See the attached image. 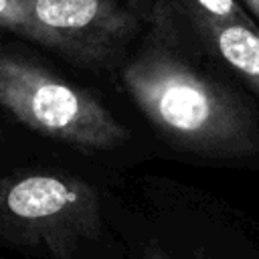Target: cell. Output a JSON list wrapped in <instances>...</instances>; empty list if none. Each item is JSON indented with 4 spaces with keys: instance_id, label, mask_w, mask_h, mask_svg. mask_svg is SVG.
<instances>
[{
    "instance_id": "7a4b0ae2",
    "label": "cell",
    "mask_w": 259,
    "mask_h": 259,
    "mask_svg": "<svg viewBox=\"0 0 259 259\" xmlns=\"http://www.w3.org/2000/svg\"><path fill=\"white\" fill-rule=\"evenodd\" d=\"M0 105L30 130L83 152L111 150L125 140V127L95 93L6 51H0Z\"/></svg>"
},
{
    "instance_id": "3957f363",
    "label": "cell",
    "mask_w": 259,
    "mask_h": 259,
    "mask_svg": "<svg viewBox=\"0 0 259 259\" xmlns=\"http://www.w3.org/2000/svg\"><path fill=\"white\" fill-rule=\"evenodd\" d=\"M0 227L4 235L65 251L75 237L97 227V196L69 176L28 174L6 180L0 184Z\"/></svg>"
},
{
    "instance_id": "52a82bcc",
    "label": "cell",
    "mask_w": 259,
    "mask_h": 259,
    "mask_svg": "<svg viewBox=\"0 0 259 259\" xmlns=\"http://www.w3.org/2000/svg\"><path fill=\"white\" fill-rule=\"evenodd\" d=\"M190 16H206L212 20H245L235 0H182Z\"/></svg>"
},
{
    "instance_id": "8992f818",
    "label": "cell",
    "mask_w": 259,
    "mask_h": 259,
    "mask_svg": "<svg viewBox=\"0 0 259 259\" xmlns=\"http://www.w3.org/2000/svg\"><path fill=\"white\" fill-rule=\"evenodd\" d=\"M0 30H8L12 34H18L26 40H32L45 47L42 32L30 20L20 0H0Z\"/></svg>"
},
{
    "instance_id": "5b68a950",
    "label": "cell",
    "mask_w": 259,
    "mask_h": 259,
    "mask_svg": "<svg viewBox=\"0 0 259 259\" xmlns=\"http://www.w3.org/2000/svg\"><path fill=\"white\" fill-rule=\"evenodd\" d=\"M190 18L221 59L259 93V32L245 20H212L206 16Z\"/></svg>"
},
{
    "instance_id": "9c48e42d",
    "label": "cell",
    "mask_w": 259,
    "mask_h": 259,
    "mask_svg": "<svg viewBox=\"0 0 259 259\" xmlns=\"http://www.w3.org/2000/svg\"><path fill=\"white\" fill-rule=\"evenodd\" d=\"M144 259H168V257H166V255H162V253H158V251H148Z\"/></svg>"
},
{
    "instance_id": "6da1fadb",
    "label": "cell",
    "mask_w": 259,
    "mask_h": 259,
    "mask_svg": "<svg viewBox=\"0 0 259 259\" xmlns=\"http://www.w3.org/2000/svg\"><path fill=\"white\" fill-rule=\"evenodd\" d=\"M152 42L123 67L121 79L142 113L174 144L204 156H243L257 148V125L225 85Z\"/></svg>"
},
{
    "instance_id": "277c9868",
    "label": "cell",
    "mask_w": 259,
    "mask_h": 259,
    "mask_svg": "<svg viewBox=\"0 0 259 259\" xmlns=\"http://www.w3.org/2000/svg\"><path fill=\"white\" fill-rule=\"evenodd\" d=\"M45 36V47L83 67L113 63L140 18L119 0H20Z\"/></svg>"
},
{
    "instance_id": "ba28073f",
    "label": "cell",
    "mask_w": 259,
    "mask_h": 259,
    "mask_svg": "<svg viewBox=\"0 0 259 259\" xmlns=\"http://www.w3.org/2000/svg\"><path fill=\"white\" fill-rule=\"evenodd\" d=\"M245 4H247V8L259 18V0H245Z\"/></svg>"
}]
</instances>
